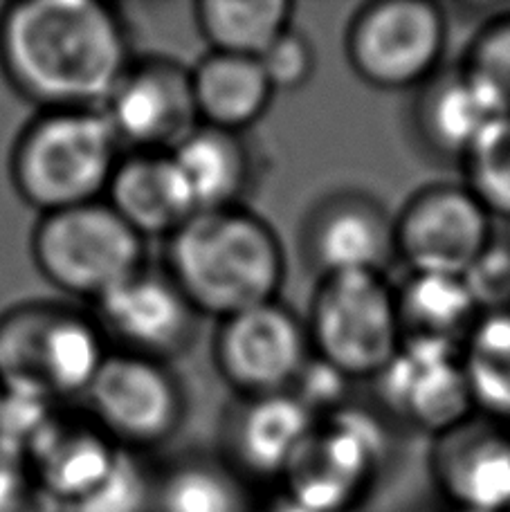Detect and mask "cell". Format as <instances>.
<instances>
[{"mask_svg": "<svg viewBox=\"0 0 510 512\" xmlns=\"http://www.w3.org/2000/svg\"><path fill=\"white\" fill-rule=\"evenodd\" d=\"M133 61L129 23L104 0H16L0 12V70L39 111L102 108Z\"/></svg>", "mask_w": 510, "mask_h": 512, "instance_id": "6da1fadb", "label": "cell"}, {"mask_svg": "<svg viewBox=\"0 0 510 512\" xmlns=\"http://www.w3.org/2000/svg\"><path fill=\"white\" fill-rule=\"evenodd\" d=\"M165 272L200 317L221 322L279 299L286 256L277 232L250 209H203L167 239Z\"/></svg>", "mask_w": 510, "mask_h": 512, "instance_id": "7a4b0ae2", "label": "cell"}, {"mask_svg": "<svg viewBox=\"0 0 510 512\" xmlns=\"http://www.w3.org/2000/svg\"><path fill=\"white\" fill-rule=\"evenodd\" d=\"M124 149L99 108L39 111L16 137L9 176L41 216L106 196Z\"/></svg>", "mask_w": 510, "mask_h": 512, "instance_id": "3957f363", "label": "cell"}, {"mask_svg": "<svg viewBox=\"0 0 510 512\" xmlns=\"http://www.w3.org/2000/svg\"><path fill=\"white\" fill-rule=\"evenodd\" d=\"M111 353L93 313L50 301L0 315V382L50 402L84 398Z\"/></svg>", "mask_w": 510, "mask_h": 512, "instance_id": "277c9868", "label": "cell"}, {"mask_svg": "<svg viewBox=\"0 0 510 512\" xmlns=\"http://www.w3.org/2000/svg\"><path fill=\"white\" fill-rule=\"evenodd\" d=\"M313 355L353 380H373L403 346L396 288L385 272H338L317 281L306 319Z\"/></svg>", "mask_w": 510, "mask_h": 512, "instance_id": "5b68a950", "label": "cell"}, {"mask_svg": "<svg viewBox=\"0 0 510 512\" xmlns=\"http://www.w3.org/2000/svg\"><path fill=\"white\" fill-rule=\"evenodd\" d=\"M32 259L54 288L95 304L147 268V241L97 200L43 214L32 232Z\"/></svg>", "mask_w": 510, "mask_h": 512, "instance_id": "8992f818", "label": "cell"}, {"mask_svg": "<svg viewBox=\"0 0 510 512\" xmlns=\"http://www.w3.org/2000/svg\"><path fill=\"white\" fill-rule=\"evenodd\" d=\"M448 45V16L427 0H378L353 14L344 52L355 77L378 90L421 88Z\"/></svg>", "mask_w": 510, "mask_h": 512, "instance_id": "52a82bcc", "label": "cell"}, {"mask_svg": "<svg viewBox=\"0 0 510 512\" xmlns=\"http://www.w3.org/2000/svg\"><path fill=\"white\" fill-rule=\"evenodd\" d=\"M385 450L376 416L342 407L317 418L281 474L284 495L313 512H349L369 490Z\"/></svg>", "mask_w": 510, "mask_h": 512, "instance_id": "ba28073f", "label": "cell"}, {"mask_svg": "<svg viewBox=\"0 0 510 512\" xmlns=\"http://www.w3.org/2000/svg\"><path fill=\"white\" fill-rule=\"evenodd\" d=\"M88 418L126 452L169 443L187 414V396L167 362L111 351L86 391Z\"/></svg>", "mask_w": 510, "mask_h": 512, "instance_id": "9c48e42d", "label": "cell"}, {"mask_svg": "<svg viewBox=\"0 0 510 512\" xmlns=\"http://www.w3.org/2000/svg\"><path fill=\"white\" fill-rule=\"evenodd\" d=\"M394 241L412 274L466 279L493 245V216L466 185H427L394 218Z\"/></svg>", "mask_w": 510, "mask_h": 512, "instance_id": "30bf717a", "label": "cell"}, {"mask_svg": "<svg viewBox=\"0 0 510 512\" xmlns=\"http://www.w3.org/2000/svg\"><path fill=\"white\" fill-rule=\"evenodd\" d=\"M212 355L236 398H259L293 389L313 349L304 319L275 299L221 319Z\"/></svg>", "mask_w": 510, "mask_h": 512, "instance_id": "8fae6325", "label": "cell"}, {"mask_svg": "<svg viewBox=\"0 0 510 512\" xmlns=\"http://www.w3.org/2000/svg\"><path fill=\"white\" fill-rule=\"evenodd\" d=\"M93 306L111 351L169 364L196 340L200 315L165 270L144 268Z\"/></svg>", "mask_w": 510, "mask_h": 512, "instance_id": "7c38bea8", "label": "cell"}, {"mask_svg": "<svg viewBox=\"0 0 510 512\" xmlns=\"http://www.w3.org/2000/svg\"><path fill=\"white\" fill-rule=\"evenodd\" d=\"M373 382L387 416L432 438L477 414L457 346L403 342Z\"/></svg>", "mask_w": 510, "mask_h": 512, "instance_id": "4fadbf2b", "label": "cell"}, {"mask_svg": "<svg viewBox=\"0 0 510 512\" xmlns=\"http://www.w3.org/2000/svg\"><path fill=\"white\" fill-rule=\"evenodd\" d=\"M124 151H173L200 126L189 68L169 57L135 59L99 108Z\"/></svg>", "mask_w": 510, "mask_h": 512, "instance_id": "5bb4252c", "label": "cell"}, {"mask_svg": "<svg viewBox=\"0 0 510 512\" xmlns=\"http://www.w3.org/2000/svg\"><path fill=\"white\" fill-rule=\"evenodd\" d=\"M436 488L452 508L510 510V427L481 414L436 436L430 454Z\"/></svg>", "mask_w": 510, "mask_h": 512, "instance_id": "9a60e30c", "label": "cell"}, {"mask_svg": "<svg viewBox=\"0 0 510 512\" xmlns=\"http://www.w3.org/2000/svg\"><path fill=\"white\" fill-rule=\"evenodd\" d=\"M304 256L317 277L338 272H385L396 256L394 218L378 200L342 191L317 203L302 232Z\"/></svg>", "mask_w": 510, "mask_h": 512, "instance_id": "2e32d148", "label": "cell"}, {"mask_svg": "<svg viewBox=\"0 0 510 512\" xmlns=\"http://www.w3.org/2000/svg\"><path fill=\"white\" fill-rule=\"evenodd\" d=\"M315 423L317 418L290 391L236 398L225 420V463L241 477L281 479Z\"/></svg>", "mask_w": 510, "mask_h": 512, "instance_id": "e0dca14e", "label": "cell"}, {"mask_svg": "<svg viewBox=\"0 0 510 512\" xmlns=\"http://www.w3.org/2000/svg\"><path fill=\"white\" fill-rule=\"evenodd\" d=\"M106 203L144 241L169 239L198 212L171 151H124L106 189Z\"/></svg>", "mask_w": 510, "mask_h": 512, "instance_id": "ac0fdd59", "label": "cell"}, {"mask_svg": "<svg viewBox=\"0 0 510 512\" xmlns=\"http://www.w3.org/2000/svg\"><path fill=\"white\" fill-rule=\"evenodd\" d=\"M122 452L90 418L81 423L54 418L27 463L61 508L70 510L102 488Z\"/></svg>", "mask_w": 510, "mask_h": 512, "instance_id": "d6986e66", "label": "cell"}, {"mask_svg": "<svg viewBox=\"0 0 510 512\" xmlns=\"http://www.w3.org/2000/svg\"><path fill=\"white\" fill-rule=\"evenodd\" d=\"M191 75L198 122L227 133H243L266 115L275 97L259 59L209 52Z\"/></svg>", "mask_w": 510, "mask_h": 512, "instance_id": "ffe728a7", "label": "cell"}, {"mask_svg": "<svg viewBox=\"0 0 510 512\" xmlns=\"http://www.w3.org/2000/svg\"><path fill=\"white\" fill-rule=\"evenodd\" d=\"M418 90L416 131L425 146L443 158L463 162L479 135L499 117L461 66L436 72Z\"/></svg>", "mask_w": 510, "mask_h": 512, "instance_id": "44dd1931", "label": "cell"}, {"mask_svg": "<svg viewBox=\"0 0 510 512\" xmlns=\"http://www.w3.org/2000/svg\"><path fill=\"white\" fill-rule=\"evenodd\" d=\"M403 342H436L461 349L484 315L466 279L409 274L396 288Z\"/></svg>", "mask_w": 510, "mask_h": 512, "instance_id": "7402d4cb", "label": "cell"}, {"mask_svg": "<svg viewBox=\"0 0 510 512\" xmlns=\"http://www.w3.org/2000/svg\"><path fill=\"white\" fill-rule=\"evenodd\" d=\"M198 212L241 205L250 182V155L239 133L200 124L171 151Z\"/></svg>", "mask_w": 510, "mask_h": 512, "instance_id": "603a6c76", "label": "cell"}, {"mask_svg": "<svg viewBox=\"0 0 510 512\" xmlns=\"http://www.w3.org/2000/svg\"><path fill=\"white\" fill-rule=\"evenodd\" d=\"M290 0H200L196 25L212 52L259 59L290 25Z\"/></svg>", "mask_w": 510, "mask_h": 512, "instance_id": "cb8c5ba5", "label": "cell"}, {"mask_svg": "<svg viewBox=\"0 0 510 512\" xmlns=\"http://www.w3.org/2000/svg\"><path fill=\"white\" fill-rule=\"evenodd\" d=\"M151 512H252L241 474L225 461L189 456L156 474Z\"/></svg>", "mask_w": 510, "mask_h": 512, "instance_id": "d4e9b609", "label": "cell"}, {"mask_svg": "<svg viewBox=\"0 0 510 512\" xmlns=\"http://www.w3.org/2000/svg\"><path fill=\"white\" fill-rule=\"evenodd\" d=\"M475 411L510 427V306L484 310L461 346Z\"/></svg>", "mask_w": 510, "mask_h": 512, "instance_id": "484cf974", "label": "cell"}, {"mask_svg": "<svg viewBox=\"0 0 510 512\" xmlns=\"http://www.w3.org/2000/svg\"><path fill=\"white\" fill-rule=\"evenodd\" d=\"M468 182L490 216L510 218V115L497 117L463 158Z\"/></svg>", "mask_w": 510, "mask_h": 512, "instance_id": "4316f807", "label": "cell"}, {"mask_svg": "<svg viewBox=\"0 0 510 512\" xmlns=\"http://www.w3.org/2000/svg\"><path fill=\"white\" fill-rule=\"evenodd\" d=\"M461 68L499 117L510 115V14L495 16L472 36Z\"/></svg>", "mask_w": 510, "mask_h": 512, "instance_id": "83f0119b", "label": "cell"}, {"mask_svg": "<svg viewBox=\"0 0 510 512\" xmlns=\"http://www.w3.org/2000/svg\"><path fill=\"white\" fill-rule=\"evenodd\" d=\"M259 63L275 93H295L311 81L315 72V50L304 32L290 25L270 48L261 54Z\"/></svg>", "mask_w": 510, "mask_h": 512, "instance_id": "f1b7e54d", "label": "cell"}, {"mask_svg": "<svg viewBox=\"0 0 510 512\" xmlns=\"http://www.w3.org/2000/svg\"><path fill=\"white\" fill-rule=\"evenodd\" d=\"M54 499L36 477L32 465L21 459L0 456V512H61Z\"/></svg>", "mask_w": 510, "mask_h": 512, "instance_id": "f546056e", "label": "cell"}, {"mask_svg": "<svg viewBox=\"0 0 510 512\" xmlns=\"http://www.w3.org/2000/svg\"><path fill=\"white\" fill-rule=\"evenodd\" d=\"M349 384V378L313 355L290 393L297 396L315 418H324L344 407V393Z\"/></svg>", "mask_w": 510, "mask_h": 512, "instance_id": "4dcf8cb0", "label": "cell"}, {"mask_svg": "<svg viewBox=\"0 0 510 512\" xmlns=\"http://www.w3.org/2000/svg\"><path fill=\"white\" fill-rule=\"evenodd\" d=\"M261 512H313V510H308V508H304V506H299V504H295L293 499H288L284 492H281V495L272 501L270 506H266L263 508Z\"/></svg>", "mask_w": 510, "mask_h": 512, "instance_id": "1f68e13d", "label": "cell"}, {"mask_svg": "<svg viewBox=\"0 0 510 512\" xmlns=\"http://www.w3.org/2000/svg\"><path fill=\"white\" fill-rule=\"evenodd\" d=\"M3 405H5V387L3 382H0V411H3Z\"/></svg>", "mask_w": 510, "mask_h": 512, "instance_id": "d6a6232c", "label": "cell"}, {"mask_svg": "<svg viewBox=\"0 0 510 512\" xmlns=\"http://www.w3.org/2000/svg\"><path fill=\"white\" fill-rule=\"evenodd\" d=\"M448 512H470V510H461V508H452V506H450Z\"/></svg>", "mask_w": 510, "mask_h": 512, "instance_id": "836d02e7", "label": "cell"}, {"mask_svg": "<svg viewBox=\"0 0 510 512\" xmlns=\"http://www.w3.org/2000/svg\"><path fill=\"white\" fill-rule=\"evenodd\" d=\"M508 512H510V510H508Z\"/></svg>", "mask_w": 510, "mask_h": 512, "instance_id": "e575fe53", "label": "cell"}]
</instances>
